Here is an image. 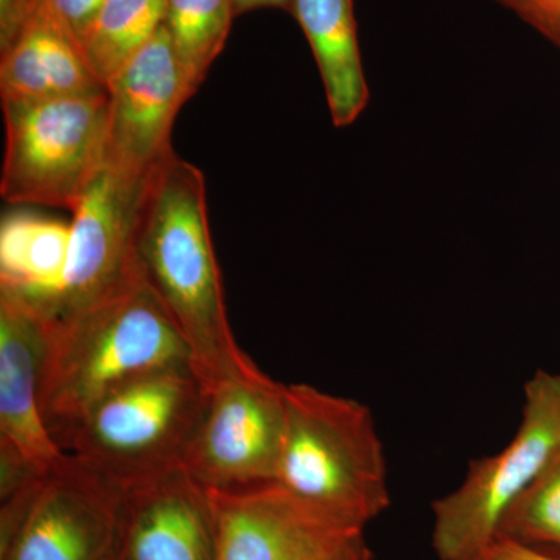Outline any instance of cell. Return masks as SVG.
Instances as JSON below:
<instances>
[{"mask_svg": "<svg viewBox=\"0 0 560 560\" xmlns=\"http://www.w3.org/2000/svg\"><path fill=\"white\" fill-rule=\"evenodd\" d=\"M140 278L171 316L208 390L254 363L235 341L197 165L173 153L151 173L136 231Z\"/></svg>", "mask_w": 560, "mask_h": 560, "instance_id": "1", "label": "cell"}, {"mask_svg": "<svg viewBox=\"0 0 560 560\" xmlns=\"http://www.w3.org/2000/svg\"><path fill=\"white\" fill-rule=\"evenodd\" d=\"M46 326L40 411L58 445L110 390L153 371L194 368L186 341L142 278Z\"/></svg>", "mask_w": 560, "mask_h": 560, "instance_id": "2", "label": "cell"}, {"mask_svg": "<svg viewBox=\"0 0 560 560\" xmlns=\"http://www.w3.org/2000/svg\"><path fill=\"white\" fill-rule=\"evenodd\" d=\"M276 485L324 514L364 529L389 506L385 451L366 405L293 383Z\"/></svg>", "mask_w": 560, "mask_h": 560, "instance_id": "3", "label": "cell"}, {"mask_svg": "<svg viewBox=\"0 0 560 560\" xmlns=\"http://www.w3.org/2000/svg\"><path fill=\"white\" fill-rule=\"evenodd\" d=\"M209 390L191 366L153 371L110 390L60 447L120 486L183 467Z\"/></svg>", "mask_w": 560, "mask_h": 560, "instance_id": "4", "label": "cell"}, {"mask_svg": "<svg viewBox=\"0 0 560 560\" xmlns=\"http://www.w3.org/2000/svg\"><path fill=\"white\" fill-rule=\"evenodd\" d=\"M560 451V375L539 371L525 385L522 422L510 444L474 459L458 489L433 503L441 560H489L500 523Z\"/></svg>", "mask_w": 560, "mask_h": 560, "instance_id": "5", "label": "cell"}, {"mask_svg": "<svg viewBox=\"0 0 560 560\" xmlns=\"http://www.w3.org/2000/svg\"><path fill=\"white\" fill-rule=\"evenodd\" d=\"M0 195L10 205L75 210L105 162L108 91L2 102Z\"/></svg>", "mask_w": 560, "mask_h": 560, "instance_id": "6", "label": "cell"}, {"mask_svg": "<svg viewBox=\"0 0 560 560\" xmlns=\"http://www.w3.org/2000/svg\"><path fill=\"white\" fill-rule=\"evenodd\" d=\"M119 488L65 453L2 500L0 560H114Z\"/></svg>", "mask_w": 560, "mask_h": 560, "instance_id": "7", "label": "cell"}, {"mask_svg": "<svg viewBox=\"0 0 560 560\" xmlns=\"http://www.w3.org/2000/svg\"><path fill=\"white\" fill-rule=\"evenodd\" d=\"M285 386L256 361L209 389L183 469L208 490L275 482L285 429Z\"/></svg>", "mask_w": 560, "mask_h": 560, "instance_id": "8", "label": "cell"}, {"mask_svg": "<svg viewBox=\"0 0 560 560\" xmlns=\"http://www.w3.org/2000/svg\"><path fill=\"white\" fill-rule=\"evenodd\" d=\"M106 171L145 178L175 153L172 130L194 86L164 25L108 84Z\"/></svg>", "mask_w": 560, "mask_h": 560, "instance_id": "9", "label": "cell"}, {"mask_svg": "<svg viewBox=\"0 0 560 560\" xmlns=\"http://www.w3.org/2000/svg\"><path fill=\"white\" fill-rule=\"evenodd\" d=\"M150 176L136 178L103 168L92 183L72 212L65 287L46 319L91 307L140 279L136 231Z\"/></svg>", "mask_w": 560, "mask_h": 560, "instance_id": "10", "label": "cell"}, {"mask_svg": "<svg viewBox=\"0 0 560 560\" xmlns=\"http://www.w3.org/2000/svg\"><path fill=\"white\" fill-rule=\"evenodd\" d=\"M217 560H316L363 529L324 514L276 482L209 490Z\"/></svg>", "mask_w": 560, "mask_h": 560, "instance_id": "11", "label": "cell"}, {"mask_svg": "<svg viewBox=\"0 0 560 560\" xmlns=\"http://www.w3.org/2000/svg\"><path fill=\"white\" fill-rule=\"evenodd\" d=\"M114 560H217L209 490L183 467L120 486Z\"/></svg>", "mask_w": 560, "mask_h": 560, "instance_id": "12", "label": "cell"}, {"mask_svg": "<svg viewBox=\"0 0 560 560\" xmlns=\"http://www.w3.org/2000/svg\"><path fill=\"white\" fill-rule=\"evenodd\" d=\"M46 350V319L25 302L0 293V445L40 471L66 453L40 411Z\"/></svg>", "mask_w": 560, "mask_h": 560, "instance_id": "13", "label": "cell"}, {"mask_svg": "<svg viewBox=\"0 0 560 560\" xmlns=\"http://www.w3.org/2000/svg\"><path fill=\"white\" fill-rule=\"evenodd\" d=\"M291 16L304 32L318 66L331 121L346 128L370 103L353 0H293Z\"/></svg>", "mask_w": 560, "mask_h": 560, "instance_id": "14", "label": "cell"}, {"mask_svg": "<svg viewBox=\"0 0 560 560\" xmlns=\"http://www.w3.org/2000/svg\"><path fill=\"white\" fill-rule=\"evenodd\" d=\"M80 47L49 22L33 16L0 54L2 102H39L105 92Z\"/></svg>", "mask_w": 560, "mask_h": 560, "instance_id": "15", "label": "cell"}, {"mask_svg": "<svg viewBox=\"0 0 560 560\" xmlns=\"http://www.w3.org/2000/svg\"><path fill=\"white\" fill-rule=\"evenodd\" d=\"M70 223L13 212L0 224V293L31 305L44 318L54 311L68 271Z\"/></svg>", "mask_w": 560, "mask_h": 560, "instance_id": "16", "label": "cell"}, {"mask_svg": "<svg viewBox=\"0 0 560 560\" xmlns=\"http://www.w3.org/2000/svg\"><path fill=\"white\" fill-rule=\"evenodd\" d=\"M165 0H105L86 39L84 60L103 86L164 24Z\"/></svg>", "mask_w": 560, "mask_h": 560, "instance_id": "17", "label": "cell"}, {"mask_svg": "<svg viewBox=\"0 0 560 560\" xmlns=\"http://www.w3.org/2000/svg\"><path fill=\"white\" fill-rule=\"evenodd\" d=\"M234 18V0H165L162 25L197 90L224 49Z\"/></svg>", "mask_w": 560, "mask_h": 560, "instance_id": "18", "label": "cell"}, {"mask_svg": "<svg viewBox=\"0 0 560 560\" xmlns=\"http://www.w3.org/2000/svg\"><path fill=\"white\" fill-rule=\"evenodd\" d=\"M499 539L560 547V451L506 512Z\"/></svg>", "mask_w": 560, "mask_h": 560, "instance_id": "19", "label": "cell"}, {"mask_svg": "<svg viewBox=\"0 0 560 560\" xmlns=\"http://www.w3.org/2000/svg\"><path fill=\"white\" fill-rule=\"evenodd\" d=\"M103 2L105 0H35L33 16L49 22L81 49Z\"/></svg>", "mask_w": 560, "mask_h": 560, "instance_id": "20", "label": "cell"}, {"mask_svg": "<svg viewBox=\"0 0 560 560\" xmlns=\"http://www.w3.org/2000/svg\"><path fill=\"white\" fill-rule=\"evenodd\" d=\"M560 47V0H495Z\"/></svg>", "mask_w": 560, "mask_h": 560, "instance_id": "21", "label": "cell"}, {"mask_svg": "<svg viewBox=\"0 0 560 560\" xmlns=\"http://www.w3.org/2000/svg\"><path fill=\"white\" fill-rule=\"evenodd\" d=\"M35 0H0V54L9 50L32 20Z\"/></svg>", "mask_w": 560, "mask_h": 560, "instance_id": "22", "label": "cell"}, {"mask_svg": "<svg viewBox=\"0 0 560 560\" xmlns=\"http://www.w3.org/2000/svg\"><path fill=\"white\" fill-rule=\"evenodd\" d=\"M316 560H372V552L364 540L363 533H355L338 541Z\"/></svg>", "mask_w": 560, "mask_h": 560, "instance_id": "23", "label": "cell"}, {"mask_svg": "<svg viewBox=\"0 0 560 560\" xmlns=\"http://www.w3.org/2000/svg\"><path fill=\"white\" fill-rule=\"evenodd\" d=\"M489 560H560L545 555L534 547L517 544V541L499 539L490 551Z\"/></svg>", "mask_w": 560, "mask_h": 560, "instance_id": "24", "label": "cell"}, {"mask_svg": "<svg viewBox=\"0 0 560 560\" xmlns=\"http://www.w3.org/2000/svg\"><path fill=\"white\" fill-rule=\"evenodd\" d=\"M293 0H234L235 16L261 9L289 10Z\"/></svg>", "mask_w": 560, "mask_h": 560, "instance_id": "25", "label": "cell"}]
</instances>
